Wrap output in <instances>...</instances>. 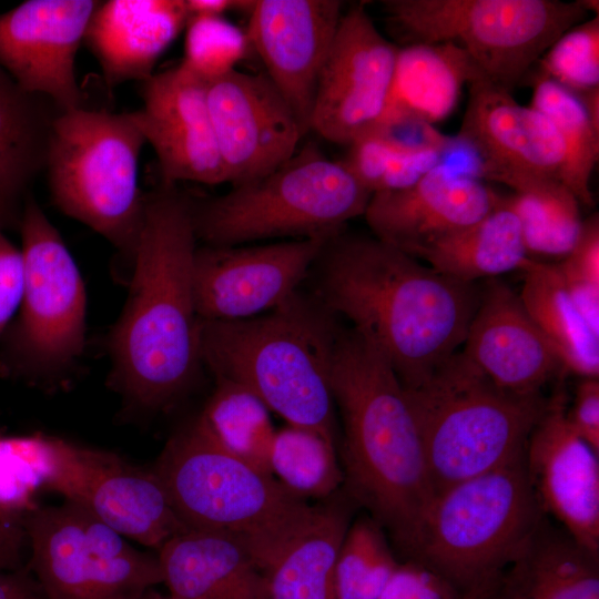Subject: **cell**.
Returning a JSON list of instances; mask_svg holds the SVG:
<instances>
[{"label": "cell", "mask_w": 599, "mask_h": 599, "mask_svg": "<svg viewBox=\"0 0 599 599\" xmlns=\"http://www.w3.org/2000/svg\"><path fill=\"white\" fill-rule=\"evenodd\" d=\"M153 468L187 529L234 537L264 572L317 511L272 474L219 446L196 417L170 437Z\"/></svg>", "instance_id": "cell-5"}, {"label": "cell", "mask_w": 599, "mask_h": 599, "mask_svg": "<svg viewBox=\"0 0 599 599\" xmlns=\"http://www.w3.org/2000/svg\"><path fill=\"white\" fill-rule=\"evenodd\" d=\"M405 390L434 496L521 454L548 402L500 388L463 352Z\"/></svg>", "instance_id": "cell-6"}, {"label": "cell", "mask_w": 599, "mask_h": 599, "mask_svg": "<svg viewBox=\"0 0 599 599\" xmlns=\"http://www.w3.org/2000/svg\"><path fill=\"white\" fill-rule=\"evenodd\" d=\"M19 231L23 292L17 316L1 336L0 372L57 389L74 374L84 354L85 287L60 233L31 193Z\"/></svg>", "instance_id": "cell-10"}, {"label": "cell", "mask_w": 599, "mask_h": 599, "mask_svg": "<svg viewBox=\"0 0 599 599\" xmlns=\"http://www.w3.org/2000/svg\"><path fill=\"white\" fill-rule=\"evenodd\" d=\"M501 195L444 162L412 185L372 194L364 213L379 241L413 256L426 244L491 212Z\"/></svg>", "instance_id": "cell-22"}, {"label": "cell", "mask_w": 599, "mask_h": 599, "mask_svg": "<svg viewBox=\"0 0 599 599\" xmlns=\"http://www.w3.org/2000/svg\"><path fill=\"white\" fill-rule=\"evenodd\" d=\"M383 6L405 44L455 43L484 81L508 92L589 12L583 0H386Z\"/></svg>", "instance_id": "cell-11"}, {"label": "cell", "mask_w": 599, "mask_h": 599, "mask_svg": "<svg viewBox=\"0 0 599 599\" xmlns=\"http://www.w3.org/2000/svg\"><path fill=\"white\" fill-rule=\"evenodd\" d=\"M464 345L463 353L488 378L514 394H542L547 383L566 373L519 295L494 278L480 287Z\"/></svg>", "instance_id": "cell-23"}, {"label": "cell", "mask_w": 599, "mask_h": 599, "mask_svg": "<svg viewBox=\"0 0 599 599\" xmlns=\"http://www.w3.org/2000/svg\"><path fill=\"white\" fill-rule=\"evenodd\" d=\"M184 2L189 19L222 17L224 12L240 8V0H184Z\"/></svg>", "instance_id": "cell-45"}, {"label": "cell", "mask_w": 599, "mask_h": 599, "mask_svg": "<svg viewBox=\"0 0 599 599\" xmlns=\"http://www.w3.org/2000/svg\"><path fill=\"white\" fill-rule=\"evenodd\" d=\"M505 200L518 216L528 255L564 258L570 253L582 221L578 200L559 180L534 182Z\"/></svg>", "instance_id": "cell-35"}, {"label": "cell", "mask_w": 599, "mask_h": 599, "mask_svg": "<svg viewBox=\"0 0 599 599\" xmlns=\"http://www.w3.org/2000/svg\"><path fill=\"white\" fill-rule=\"evenodd\" d=\"M537 63L538 74L577 95L599 90V16L568 29Z\"/></svg>", "instance_id": "cell-38"}, {"label": "cell", "mask_w": 599, "mask_h": 599, "mask_svg": "<svg viewBox=\"0 0 599 599\" xmlns=\"http://www.w3.org/2000/svg\"><path fill=\"white\" fill-rule=\"evenodd\" d=\"M598 558L546 517L501 570L490 599H599Z\"/></svg>", "instance_id": "cell-27"}, {"label": "cell", "mask_w": 599, "mask_h": 599, "mask_svg": "<svg viewBox=\"0 0 599 599\" xmlns=\"http://www.w3.org/2000/svg\"><path fill=\"white\" fill-rule=\"evenodd\" d=\"M184 0H109L98 3L84 40L104 81L114 88L153 75L162 53L186 27Z\"/></svg>", "instance_id": "cell-24"}, {"label": "cell", "mask_w": 599, "mask_h": 599, "mask_svg": "<svg viewBox=\"0 0 599 599\" xmlns=\"http://www.w3.org/2000/svg\"><path fill=\"white\" fill-rule=\"evenodd\" d=\"M521 271V304L566 373L598 377L599 333L579 312L557 265L530 258Z\"/></svg>", "instance_id": "cell-31"}, {"label": "cell", "mask_w": 599, "mask_h": 599, "mask_svg": "<svg viewBox=\"0 0 599 599\" xmlns=\"http://www.w3.org/2000/svg\"><path fill=\"white\" fill-rule=\"evenodd\" d=\"M567 418L573 430L599 453V379L586 377L578 384L573 400L567 407Z\"/></svg>", "instance_id": "cell-43"}, {"label": "cell", "mask_w": 599, "mask_h": 599, "mask_svg": "<svg viewBox=\"0 0 599 599\" xmlns=\"http://www.w3.org/2000/svg\"><path fill=\"white\" fill-rule=\"evenodd\" d=\"M145 139L130 112L79 108L53 122L45 172L54 205L103 236L131 271L144 214Z\"/></svg>", "instance_id": "cell-9"}, {"label": "cell", "mask_w": 599, "mask_h": 599, "mask_svg": "<svg viewBox=\"0 0 599 599\" xmlns=\"http://www.w3.org/2000/svg\"><path fill=\"white\" fill-rule=\"evenodd\" d=\"M215 387L196 416L223 449L271 474L268 455L276 429L267 406L246 387L214 378Z\"/></svg>", "instance_id": "cell-33"}, {"label": "cell", "mask_w": 599, "mask_h": 599, "mask_svg": "<svg viewBox=\"0 0 599 599\" xmlns=\"http://www.w3.org/2000/svg\"><path fill=\"white\" fill-rule=\"evenodd\" d=\"M481 79L468 54L451 42L398 48L392 87L380 121L434 126L448 118L466 84Z\"/></svg>", "instance_id": "cell-28"}, {"label": "cell", "mask_w": 599, "mask_h": 599, "mask_svg": "<svg viewBox=\"0 0 599 599\" xmlns=\"http://www.w3.org/2000/svg\"><path fill=\"white\" fill-rule=\"evenodd\" d=\"M342 8L338 0H255L248 13L246 40L305 135Z\"/></svg>", "instance_id": "cell-21"}, {"label": "cell", "mask_w": 599, "mask_h": 599, "mask_svg": "<svg viewBox=\"0 0 599 599\" xmlns=\"http://www.w3.org/2000/svg\"><path fill=\"white\" fill-rule=\"evenodd\" d=\"M206 95L214 136L232 186L271 173L296 153L305 133L266 74L235 68L210 80Z\"/></svg>", "instance_id": "cell-16"}, {"label": "cell", "mask_w": 599, "mask_h": 599, "mask_svg": "<svg viewBox=\"0 0 599 599\" xmlns=\"http://www.w3.org/2000/svg\"><path fill=\"white\" fill-rule=\"evenodd\" d=\"M370 196L343 161L311 142L271 173L225 194H190V207L197 242L235 246L331 236L364 215Z\"/></svg>", "instance_id": "cell-7"}, {"label": "cell", "mask_w": 599, "mask_h": 599, "mask_svg": "<svg viewBox=\"0 0 599 599\" xmlns=\"http://www.w3.org/2000/svg\"><path fill=\"white\" fill-rule=\"evenodd\" d=\"M337 447L315 430L286 425L275 432L271 474L290 491L307 500L326 499L343 487Z\"/></svg>", "instance_id": "cell-36"}, {"label": "cell", "mask_w": 599, "mask_h": 599, "mask_svg": "<svg viewBox=\"0 0 599 599\" xmlns=\"http://www.w3.org/2000/svg\"><path fill=\"white\" fill-rule=\"evenodd\" d=\"M28 569L44 599H141L162 583L156 552L64 500L32 509L22 520Z\"/></svg>", "instance_id": "cell-12"}, {"label": "cell", "mask_w": 599, "mask_h": 599, "mask_svg": "<svg viewBox=\"0 0 599 599\" xmlns=\"http://www.w3.org/2000/svg\"><path fill=\"white\" fill-rule=\"evenodd\" d=\"M331 385L343 427V491L370 514L405 556L434 497L406 390L376 346L344 326Z\"/></svg>", "instance_id": "cell-3"}, {"label": "cell", "mask_w": 599, "mask_h": 599, "mask_svg": "<svg viewBox=\"0 0 599 599\" xmlns=\"http://www.w3.org/2000/svg\"><path fill=\"white\" fill-rule=\"evenodd\" d=\"M579 312L599 333V219L596 213L582 222L580 236L556 264Z\"/></svg>", "instance_id": "cell-40"}, {"label": "cell", "mask_w": 599, "mask_h": 599, "mask_svg": "<svg viewBox=\"0 0 599 599\" xmlns=\"http://www.w3.org/2000/svg\"><path fill=\"white\" fill-rule=\"evenodd\" d=\"M328 237L197 245L193 291L200 319H246L275 308L303 285Z\"/></svg>", "instance_id": "cell-15"}, {"label": "cell", "mask_w": 599, "mask_h": 599, "mask_svg": "<svg viewBox=\"0 0 599 599\" xmlns=\"http://www.w3.org/2000/svg\"><path fill=\"white\" fill-rule=\"evenodd\" d=\"M497 578L466 590L425 564L405 559L398 561L378 599H490Z\"/></svg>", "instance_id": "cell-41"}, {"label": "cell", "mask_w": 599, "mask_h": 599, "mask_svg": "<svg viewBox=\"0 0 599 599\" xmlns=\"http://www.w3.org/2000/svg\"><path fill=\"white\" fill-rule=\"evenodd\" d=\"M62 111L23 90L0 65V229L19 230L37 176L45 170L52 125Z\"/></svg>", "instance_id": "cell-26"}, {"label": "cell", "mask_w": 599, "mask_h": 599, "mask_svg": "<svg viewBox=\"0 0 599 599\" xmlns=\"http://www.w3.org/2000/svg\"><path fill=\"white\" fill-rule=\"evenodd\" d=\"M567 407L558 386L527 439L526 470L544 514L599 555V453L573 430Z\"/></svg>", "instance_id": "cell-19"}, {"label": "cell", "mask_w": 599, "mask_h": 599, "mask_svg": "<svg viewBox=\"0 0 599 599\" xmlns=\"http://www.w3.org/2000/svg\"><path fill=\"white\" fill-rule=\"evenodd\" d=\"M197 244L190 194L162 181L145 192L128 297L106 339L108 384L128 416L172 409L204 367L193 291Z\"/></svg>", "instance_id": "cell-1"}, {"label": "cell", "mask_w": 599, "mask_h": 599, "mask_svg": "<svg viewBox=\"0 0 599 599\" xmlns=\"http://www.w3.org/2000/svg\"><path fill=\"white\" fill-rule=\"evenodd\" d=\"M206 92L207 82L182 62L143 81V105L130 115L156 154L162 182H227Z\"/></svg>", "instance_id": "cell-20"}, {"label": "cell", "mask_w": 599, "mask_h": 599, "mask_svg": "<svg viewBox=\"0 0 599 599\" xmlns=\"http://www.w3.org/2000/svg\"><path fill=\"white\" fill-rule=\"evenodd\" d=\"M24 283V263L0 229V338L20 306Z\"/></svg>", "instance_id": "cell-42"}, {"label": "cell", "mask_w": 599, "mask_h": 599, "mask_svg": "<svg viewBox=\"0 0 599 599\" xmlns=\"http://www.w3.org/2000/svg\"><path fill=\"white\" fill-rule=\"evenodd\" d=\"M141 599H175L171 597L170 595L164 596L160 592L154 591V589L148 591Z\"/></svg>", "instance_id": "cell-46"}, {"label": "cell", "mask_w": 599, "mask_h": 599, "mask_svg": "<svg viewBox=\"0 0 599 599\" xmlns=\"http://www.w3.org/2000/svg\"><path fill=\"white\" fill-rule=\"evenodd\" d=\"M398 561L375 519L351 521L336 557L335 599H378Z\"/></svg>", "instance_id": "cell-37"}, {"label": "cell", "mask_w": 599, "mask_h": 599, "mask_svg": "<svg viewBox=\"0 0 599 599\" xmlns=\"http://www.w3.org/2000/svg\"><path fill=\"white\" fill-rule=\"evenodd\" d=\"M304 284L275 308L238 321H202L203 366L254 393L288 425L338 450L332 367L342 324Z\"/></svg>", "instance_id": "cell-4"}, {"label": "cell", "mask_w": 599, "mask_h": 599, "mask_svg": "<svg viewBox=\"0 0 599 599\" xmlns=\"http://www.w3.org/2000/svg\"><path fill=\"white\" fill-rule=\"evenodd\" d=\"M397 51L363 3L343 13L319 75L309 131L347 146L370 131L385 110Z\"/></svg>", "instance_id": "cell-14"}, {"label": "cell", "mask_w": 599, "mask_h": 599, "mask_svg": "<svg viewBox=\"0 0 599 599\" xmlns=\"http://www.w3.org/2000/svg\"><path fill=\"white\" fill-rule=\"evenodd\" d=\"M384 355L414 388L464 344L480 287L379 241L346 232L323 244L303 283Z\"/></svg>", "instance_id": "cell-2"}, {"label": "cell", "mask_w": 599, "mask_h": 599, "mask_svg": "<svg viewBox=\"0 0 599 599\" xmlns=\"http://www.w3.org/2000/svg\"><path fill=\"white\" fill-rule=\"evenodd\" d=\"M43 483L129 540L158 552L186 530L154 468L57 437L40 441Z\"/></svg>", "instance_id": "cell-13"}, {"label": "cell", "mask_w": 599, "mask_h": 599, "mask_svg": "<svg viewBox=\"0 0 599 599\" xmlns=\"http://www.w3.org/2000/svg\"><path fill=\"white\" fill-rule=\"evenodd\" d=\"M94 0H28L0 14V65L26 91L62 112L82 108L75 57Z\"/></svg>", "instance_id": "cell-18"}, {"label": "cell", "mask_w": 599, "mask_h": 599, "mask_svg": "<svg viewBox=\"0 0 599 599\" xmlns=\"http://www.w3.org/2000/svg\"><path fill=\"white\" fill-rule=\"evenodd\" d=\"M0 568L3 569V568L1 567V565H0Z\"/></svg>", "instance_id": "cell-47"}, {"label": "cell", "mask_w": 599, "mask_h": 599, "mask_svg": "<svg viewBox=\"0 0 599 599\" xmlns=\"http://www.w3.org/2000/svg\"><path fill=\"white\" fill-rule=\"evenodd\" d=\"M546 517L530 485L524 450L436 494L404 558L470 590L498 577Z\"/></svg>", "instance_id": "cell-8"}, {"label": "cell", "mask_w": 599, "mask_h": 599, "mask_svg": "<svg viewBox=\"0 0 599 599\" xmlns=\"http://www.w3.org/2000/svg\"><path fill=\"white\" fill-rule=\"evenodd\" d=\"M457 144L434 126L415 134L370 130L348 145L342 160L370 194L407 187L436 165Z\"/></svg>", "instance_id": "cell-32"}, {"label": "cell", "mask_w": 599, "mask_h": 599, "mask_svg": "<svg viewBox=\"0 0 599 599\" xmlns=\"http://www.w3.org/2000/svg\"><path fill=\"white\" fill-rule=\"evenodd\" d=\"M0 599H44L28 568H0Z\"/></svg>", "instance_id": "cell-44"}, {"label": "cell", "mask_w": 599, "mask_h": 599, "mask_svg": "<svg viewBox=\"0 0 599 599\" xmlns=\"http://www.w3.org/2000/svg\"><path fill=\"white\" fill-rule=\"evenodd\" d=\"M456 138L477 155L480 175L514 192L536 181H560L566 150L552 123L483 79L469 84Z\"/></svg>", "instance_id": "cell-17"}, {"label": "cell", "mask_w": 599, "mask_h": 599, "mask_svg": "<svg viewBox=\"0 0 599 599\" xmlns=\"http://www.w3.org/2000/svg\"><path fill=\"white\" fill-rule=\"evenodd\" d=\"M354 506L343 490L317 505L312 522L265 572L267 599H335L336 557Z\"/></svg>", "instance_id": "cell-29"}, {"label": "cell", "mask_w": 599, "mask_h": 599, "mask_svg": "<svg viewBox=\"0 0 599 599\" xmlns=\"http://www.w3.org/2000/svg\"><path fill=\"white\" fill-rule=\"evenodd\" d=\"M532 87L530 106L552 123L566 150L560 182L579 203L591 206L590 179L599 158V121L578 95L549 78L537 73Z\"/></svg>", "instance_id": "cell-34"}, {"label": "cell", "mask_w": 599, "mask_h": 599, "mask_svg": "<svg viewBox=\"0 0 599 599\" xmlns=\"http://www.w3.org/2000/svg\"><path fill=\"white\" fill-rule=\"evenodd\" d=\"M185 28L182 63L206 82L235 69L248 44L245 33L222 17L190 18Z\"/></svg>", "instance_id": "cell-39"}, {"label": "cell", "mask_w": 599, "mask_h": 599, "mask_svg": "<svg viewBox=\"0 0 599 599\" xmlns=\"http://www.w3.org/2000/svg\"><path fill=\"white\" fill-rule=\"evenodd\" d=\"M156 555L162 583L175 599H267L265 572L227 534L186 529Z\"/></svg>", "instance_id": "cell-25"}, {"label": "cell", "mask_w": 599, "mask_h": 599, "mask_svg": "<svg viewBox=\"0 0 599 599\" xmlns=\"http://www.w3.org/2000/svg\"><path fill=\"white\" fill-rule=\"evenodd\" d=\"M412 257L465 283L522 270L531 258L518 216L505 196L479 221L426 244Z\"/></svg>", "instance_id": "cell-30"}]
</instances>
